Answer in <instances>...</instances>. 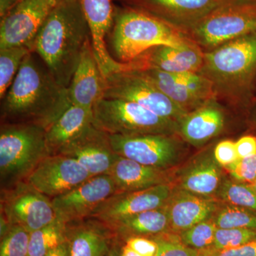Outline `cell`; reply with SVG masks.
I'll return each mask as SVG.
<instances>
[{
    "label": "cell",
    "mask_w": 256,
    "mask_h": 256,
    "mask_svg": "<svg viewBox=\"0 0 256 256\" xmlns=\"http://www.w3.org/2000/svg\"><path fill=\"white\" fill-rule=\"evenodd\" d=\"M92 112L94 126L109 134L178 136V122L131 101L102 98L92 106Z\"/></svg>",
    "instance_id": "8992f818"
},
{
    "label": "cell",
    "mask_w": 256,
    "mask_h": 256,
    "mask_svg": "<svg viewBox=\"0 0 256 256\" xmlns=\"http://www.w3.org/2000/svg\"><path fill=\"white\" fill-rule=\"evenodd\" d=\"M68 88L72 105L88 110H92L96 101L104 97L105 78L96 60L92 38L86 44Z\"/></svg>",
    "instance_id": "44dd1931"
},
{
    "label": "cell",
    "mask_w": 256,
    "mask_h": 256,
    "mask_svg": "<svg viewBox=\"0 0 256 256\" xmlns=\"http://www.w3.org/2000/svg\"><path fill=\"white\" fill-rule=\"evenodd\" d=\"M120 256H142L138 254L137 252L132 250L130 247L128 246L127 244L120 240Z\"/></svg>",
    "instance_id": "b9f144b4"
},
{
    "label": "cell",
    "mask_w": 256,
    "mask_h": 256,
    "mask_svg": "<svg viewBox=\"0 0 256 256\" xmlns=\"http://www.w3.org/2000/svg\"><path fill=\"white\" fill-rule=\"evenodd\" d=\"M132 62L134 70L154 68L170 74L198 73L204 52L196 44L184 48L159 46L146 50Z\"/></svg>",
    "instance_id": "d6986e66"
},
{
    "label": "cell",
    "mask_w": 256,
    "mask_h": 256,
    "mask_svg": "<svg viewBox=\"0 0 256 256\" xmlns=\"http://www.w3.org/2000/svg\"><path fill=\"white\" fill-rule=\"evenodd\" d=\"M216 196L224 203L256 212V194L248 184L224 178Z\"/></svg>",
    "instance_id": "f546056e"
},
{
    "label": "cell",
    "mask_w": 256,
    "mask_h": 256,
    "mask_svg": "<svg viewBox=\"0 0 256 256\" xmlns=\"http://www.w3.org/2000/svg\"><path fill=\"white\" fill-rule=\"evenodd\" d=\"M238 159L256 154V138L244 136L236 142Z\"/></svg>",
    "instance_id": "f35d334b"
},
{
    "label": "cell",
    "mask_w": 256,
    "mask_h": 256,
    "mask_svg": "<svg viewBox=\"0 0 256 256\" xmlns=\"http://www.w3.org/2000/svg\"><path fill=\"white\" fill-rule=\"evenodd\" d=\"M56 0H21L0 22V50L26 46L32 50L37 34Z\"/></svg>",
    "instance_id": "8fae6325"
},
{
    "label": "cell",
    "mask_w": 256,
    "mask_h": 256,
    "mask_svg": "<svg viewBox=\"0 0 256 256\" xmlns=\"http://www.w3.org/2000/svg\"><path fill=\"white\" fill-rule=\"evenodd\" d=\"M224 168L234 180L250 184L256 180V154L240 158Z\"/></svg>",
    "instance_id": "e575fe53"
},
{
    "label": "cell",
    "mask_w": 256,
    "mask_h": 256,
    "mask_svg": "<svg viewBox=\"0 0 256 256\" xmlns=\"http://www.w3.org/2000/svg\"><path fill=\"white\" fill-rule=\"evenodd\" d=\"M171 183L138 191L117 192L97 207L89 218L106 225L131 216L164 206L172 194Z\"/></svg>",
    "instance_id": "2e32d148"
},
{
    "label": "cell",
    "mask_w": 256,
    "mask_h": 256,
    "mask_svg": "<svg viewBox=\"0 0 256 256\" xmlns=\"http://www.w3.org/2000/svg\"><path fill=\"white\" fill-rule=\"evenodd\" d=\"M212 220L218 228L256 229V212L229 204H220Z\"/></svg>",
    "instance_id": "83f0119b"
},
{
    "label": "cell",
    "mask_w": 256,
    "mask_h": 256,
    "mask_svg": "<svg viewBox=\"0 0 256 256\" xmlns=\"http://www.w3.org/2000/svg\"><path fill=\"white\" fill-rule=\"evenodd\" d=\"M30 232L18 225H12L1 238L0 256H28Z\"/></svg>",
    "instance_id": "1f68e13d"
},
{
    "label": "cell",
    "mask_w": 256,
    "mask_h": 256,
    "mask_svg": "<svg viewBox=\"0 0 256 256\" xmlns=\"http://www.w3.org/2000/svg\"><path fill=\"white\" fill-rule=\"evenodd\" d=\"M216 229L212 218L193 226L178 235L185 245L195 250H202L213 246Z\"/></svg>",
    "instance_id": "4dcf8cb0"
},
{
    "label": "cell",
    "mask_w": 256,
    "mask_h": 256,
    "mask_svg": "<svg viewBox=\"0 0 256 256\" xmlns=\"http://www.w3.org/2000/svg\"><path fill=\"white\" fill-rule=\"evenodd\" d=\"M58 154L77 160L92 176L110 175L118 156L111 146L108 134L98 129L94 124Z\"/></svg>",
    "instance_id": "e0dca14e"
},
{
    "label": "cell",
    "mask_w": 256,
    "mask_h": 256,
    "mask_svg": "<svg viewBox=\"0 0 256 256\" xmlns=\"http://www.w3.org/2000/svg\"><path fill=\"white\" fill-rule=\"evenodd\" d=\"M108 136L116 154L146 166L166 170L178 162L186 142L178 136L168 134Z\"/></svg>",
    "instance_id": "9c48e42d"
},
{
    "label": "cell",
    "mask_w": 256,
    "mask_h": 256,
    "mask_svg": "<svg viewBox=\"0 0 256 256\" xmlns=\"http://www.w3.org/2000/svg\"><path fill=\"white\" fill-rule=\"evenodd\" d=\"M198 256H256V240L234 248L216 250L210 247L200 250Z\"/></svg>",
    "instance_id": "74e56055"
},
{
    "label": "cell",
    "mask_w": 256,
    "mask_h": 256,
    "mask_svg": "<svg viewBox=\"0 0 256 256\" xmlns=\"http://www.w3.org/2000/svg\"><path fill=\"white\" fill-rule=\"evenodd\" d=\"M106 226L119 239L132 236L153 237L171 233L168 205L141 212Z\"/></svg>",
    "instance_id": "484cf974"
},
{
    "label": "cell",
    "mask_w": 256,
    "mask_h": 256,
    "mask_svg": "<svg viewBox=\"0 0 256 256\" xmlns=\"http://www.w3.org/2000/svg\"><path fill=\"white\" fill-rule=\"evenodd\" d=\"M136 70L188 112L216 98L212 82L200 73L170 74L154 68Z\"/></svg>",
    "instance_id": "4fadbf2b"
},
{
    "label": "cell",
    "mask_w": 256,
    "mask_h": 256,
    "mask_svg": "<svg viewBox=\"0 0 256 256\" xmlns=\"http://www.w3.org/2000/svg\"><path fill=\"white\" fill-rule=\"evenodd\" d=\"M68 88L60 85L32 50L1 99V124H30L48 129L72 106Z\"/></svg>",
    "instance_id": "6da1fadb"
},
{
    "label": "cell",
    "mask_w": 256,
    "mask_h": 256,
    "mask_svg": "<svg viewBox=\"0 0 256 256\" xmlns=\"http://www.w3.org/2000/svg\"><path fill=\"white\" fill-rule=\"evenodd\" d=\"M90 178V173L77 160L54 154L42 160L26 182L52 200L78 188Z\"/></svg>",
    "instance_id": "7c38bea8"
},
{
    "label": "cell",
    "mask_w": 256,
    "mask_h": 256,
    "mask_svg": "<svg viewBox=\"0 0 256 256\" xmlns=\"http://www.w3.org/2000/svg\"><path fill=\"white\" fill-rule=\"evenodd\" d=\"M46 129L30 124L0 126L1 190L26 181L37 165L50 156Z\"/></svg>",
    "instance_id": "5b68a950"
},
{
    "label": "cell",
    "mask_w": 256,
    "mask_h": 256,
    "mask_svg": "<svg viewBox=\"0 0 256 256\" xmlns=\"http://www.w3.org/2000/svg\"><path fill=\"white\" fill-rule=\"evenodd\" d=\"M220 165L210 152L198 156L182 172L178 188L206 197L216 195L223 182Z\"/></svg>",
    "instance_id": "cb8c5ba5"
},
{
    "label": "cell",
    "mask_w": 256,
    "mask_h": 256,
    "mask_svg": "<svg viewBox=\"0 0 256 256\" xmlns=\"http://www.w3.org/2000/svg\"><path fill=\"white\" fill-rule=\"evenodd\" d=\"M57 2H60L64 1V0H56Z\"/></svg>",
    "instance_id": "f6af8a7d"
},
{
    "label": "cell",
    "mask_w": 256,
    "mask_h": 256,
    "mask_svg": "<svg viewBox=\"0 0 256 256\" xmlns=\"http://www.w3.org/2000/svg\"><path fill=\"white\" fill-rule=\"evenodd\" d=\"M120 240L117 237V240L114 242L112 248L110 249V252L107 256H120Z\"/></svg>",
    "instance_id": "7bdbcfd3"
},
{
    "label": "cell",
    "mask_w": 256,
    "mask_h": 256,
    "mask_svg": "<svg viewBox=\"0 0 256 256\" xmlns=\"http://www.w3.org/2000/svg\"><path fill=\"white\" fill-rule=\"evenodd\" d=\"M120 240L142 256H156L158 252V242L152 237L132 236Z\"/></svg>",
    "instance_id": "d590c367"
},
{
    "label": "cell",
    "mask_w": 256,
    "mask_h": 256,
    "mask_svg": "<svg viewBox=\"0 0 256 256\" xmlns=\"http://www.w3.org/2000/svg\"><path fill=\"white\" fill-rule=\"evenodd\" d=\"M122 6L144 12L186 34L217 8L230 0H116Z\"/></svg>",
    "instance_id": "5bb4252c"
},
{
    "label": "cell",
    "mask_w": 256,
    "mask_h": 256,
    "mask_svg": "<svg viewBox=\"0 0 256 256\" xmlns=\"http://www.w3.org/2000/svg\"><path fill=\"white\" fill-rule=\"evenodd\" d=\"M214 156L220 166L225 168L238 160L236 142L230 140L220 141L214 150Z\"/></svg>",
    "instance_id": "8d00e7d4"
},
{
    "label": "cell",
    "mask_w": 256,
    "mask_h": 256,
    "mask_svg": "<svg viewBox=\"0 0 256 256\" xmlns=\"http://www.w3.org/2000/svg\"><path fill=\"white\" fill-rule=\"evenodd\" d=\"M225 105L216 98L178 121V136L194 146H203L218 136L226 124Z\"/></svg>",
    "instance_id": "ac0fdd59"
},
{
    "label": "cell",
    "mask_w": 256,
    "mask_h": 256,
    "mask_svg": "<svg viewBox=\"0 0 256 256\" xmlns=\"http://www.w3.org/2000/svg\"><path fill=\"white\" fill-rule=\"evenodd\" d=\"M70 256H107L117 236L107 226L94 218L65 224Z\"/></svg>",
    "instance_id": "ffe728a7"
},
{
    "label": "cell",
    "mask_w": 256,
    "mask_h": 256,
    "mask_svg": "<svg viewBox=\"0 0 256 256\" xmlns=\"http://www.w3.org/2000/svg\"><path fill=\"white\" fill-rule=\"evenodd\" d=\"M32 52L26 46L0 50V98H2L14 82L24 60Z\"/></svg>",
    "instance_id": "f1b7e54d"
},
{
    "label": "cell",
    "mask_w": 256,
    "mask_h": 256,
    "mask_svg": "<svg viewBox=\"0 0 256 256\" xmlns=\"http://www.w3.org/2000/svg\"><path fill=\"white\" fill-rule=\"evenodd\" d=\"M214 197L194 194L181 188L173 190L168 203L170 232L178 234L210 220L220 206Z\"/></svg>",
    "instance_id": "7402d4cb"
},
{
    "label": "cell",
    "mask_w": 256,
    "mask_h": 256,
    "mask_svg": "<svg viewBox=\"0 0 256 256\" xmlns=\"http://www.w3.org/2000/svg\"><path fill=\"white\" fill-rule=\"evenodd\" d=\"M1 216L11 225L34 232L56 220L52 200L26 181L1 190Z\"/></svg>",
    "instance_id": "30bf717a"
},
{
    "label": "cell",
    "mask_w": 256,
    "mask_h": 256,
    "mask_svg": "<svg viewBox=\"0 0 256 256\" xmlns=\"http://www.w3.org/2000/svg\"><path fill=\"white\" fill-rule=\"evenodd\" d=\"M158 244L156 256H198L200 250L184 244L178 234H163L152 237Z\"/></svg>",
    "instance_id": "836d02e7"
},
{
    "label": "cell",
    "mask_w": 256,
    "mask_h": 256,
    "mask_svg": "<svg viewBox=\"0 0 256 256\" xmlns=\"http://www.w3.org/2000/svg\"><path fill=\"white\" fill-rule=\"evenodd\" d=\"M21 0H0V18H3Z\"/></svg>",
    "instance_id": "60d3db41"
},
{
    "label": "cell",
    "mask_w": 256,
    "mask_h": 256,
    "mask_svg": "<svg viewBox=\"0 0 256 256\" xmlns=\"http://www.w3.org/2000/svg\"><path fill=\"white\" fill-rule=\"evenodd\" d=\"M65 240V224L56 220L30 233L28 256H45Z\"/></svg>",
    "instance_id": "4316f807"
},
{
    "label": "cell",
    "mask_w": 256,
    "mask_h": 256,
    "mask_svg": "<svg viewBox=\"0 0 256 256\" xmlns=\"http://www.w3.org/2000/svg\"><path fill=\"white\" fill-rule=\"evenodd\" d=\"M92 110L72 105L46 130L50 156L60 154L92 124Z\"/></svg>",
    "instance_id": "d4e9b609"
},
{
    "label": "cell",
    "mask_w": 256,
    "mask_h": 256,
    "mask_svg": "<svg viewBox=\"0 0 256 256\" xmlns=\"http://www.w3.org/2000/svg\"><path fill=\"white\" fill-rule=\"evenodd\" d=\"M249 185L252 186V188L254 190V192H255L256 194V180L254 182L250 184Z\"/></svg>",
    "instance_id": "ee69618b"
},
{
    "label": "cell",
    "mask_w": 256,
    "mask_h": 256,
    "mask_svg": "<svg viewBox=\"0 0 256 256\" xmlns=\"http://www.w3.org/2000/svg\"><path fill=\"white\" fill-rule=\"evenodd\" d=\"M256 33V0H230L186 32L204 52Z\"/></svg>",
    "instance_id": "52a82bcc"
},
{
    "label": "cell",
    "mask_w": 256,
    "mask_h": 256,
    "mask_svg": "<svg viewBox=\"0 0 256 256\" xmlns=\"http://www.w3.org/2000/svg\"><path fill=\"white\" fill-rule=\"evenodd\" d=\"M108 36L114 58L124 64L153 47L184 48L196 44L181 30L152 15L126 6L116 8Z\"/></svg>",
    "instance_id": "277c9868"
},
{
    "label": "cell",
    "mask_w": 256,
    "mask_h": 256,
    "mask_svg": "<svg viewBox=\"0 0 256 256\" xmlns=\"http://www.w3.org/2000/svg\"><path fill=\"white\" fill-rule=\"evenodd\" d=\"M102 98L136 102L160 117L178 122L188 114L136 70H121L106 77Z\"/></svg>",
    "instance_id": "ba28073f"
},
{
    "label": "cell",
    "mask_w": 256,
    "mask_h": 256,
    "mask_svg": "<svg viewBox=\"0 0 256 256\" xmlns=\"http://www.w3.org/2000/svg\"><path fill=\"white\" fill-rule=\"evenodd\" d=\"M254 86L256 87V80H255V84H254Z\"/></svg>",
    "instance_id": "bcb514c9"
},
{
    "label": "cell",
    "mask_w": 256,
    "mask_h": 256,
    "mask_svg": "<svg viewBox=\"0 0 256 256\" xmlns=\"http://www.w3.org/2000/svg\"><path fill=\"white\" fill-rule=\"evenodd\" d=\"M45 256H70V249L66 239L60 246L50 250Z\"/></svg>",
    "instance_id": "ab89813d"
},
{
    "label": "cell",
    "mask_w": 256,
    "mask_h": 256,
    "mask_svg": "<svg viewBox=\"0 0 256 256\" xmlns=\"http://www.w3.org/2000/svg\"><path fill=\"white\" fill-rule=\"evenodd\" d=\"M116 192L110 175L92 176L78 188L52 200L56 220L66 224L89 218L98 206Z\"/></svg>",
    "instance_id": "9a60e30c"
},
{
    "label": "cell",
    "mask_w": 256,
    "mask_h": 256,
    "mask_svg": "<svg viewBox=\"0 0 256 256\" xmlns=\"http://www.w3.org/2000/svg\"><path fill=\"white\" fill-rule=\"evenodd\" d=\"M200 74L210 80L215 97L224 105L244 102L256 77V33L204 52Z\"/></svg>",
    "instance_id": "3957f363"
},
{
    "label": "cell",
    "mask_w": 256,
    "mask_h": 256,
    "mask_svg": "<svg viewBox=\"0 0 256 256\" xmlns=\"http://www.w3.org/2000/svg\"><path fill=\"white\" fill-rule=\"evenodd\" d=\"M256 240V229L218 228L216 230L213 248H234Z\"/></svg>",
    "instance_id": "d6a6232c"
},
{
    "label": "cell",
    "mask_w": 256,
    "mask_h": 256,
    "mask_svg": "<svg viewBox=\"0 0 256 256\" xmlns=\"http://www.w3.org/2000/svg\"><path fill=\"white\" fill-rule=\"evenodd\" d=\"M168 171L146 166L118 154L110 175L117 192H133L171 183Z\"/></svg>",
    "instance_id": "603a6c76"
},
{
    "label": "cell",
    "mask_w": 256,
    "mask_h": 256,
    "mask_svg": "<svg viewBox=\"0 0 256 256\" xmlns=\"http://www.w3.org/2000/svg\"><path fill=\"white\" fill-rule=\"evenodd\" d=\"M90 38V28L80 0H64L47 16L32 50L40 56L56 82L68 88Z\"/></svg>",
    "instance_id": "7a4b0ae2"
}]
</instances>
